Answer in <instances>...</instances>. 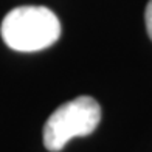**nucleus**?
Here are the masks:
<instances>
[{
    "instance_id": "f257e3e1",
    "label": "nucleus",
    "mask_w": 152,
    "mask_h": 152,
    "mask_svg": "<svg viewBox=\"0 0 152 152\" xmlns=\"http://www.w3.org/2000/svg\"><path fill=\"white\" fill-rule=\"evenodd\" d=\"M0 33L10 48L31 53L56 42L61 36V23L56 14L45 6H19L5 16Z\"/></svg>"
},
{
    "instance_id": "f03ea898",
    "label": "nucleus",
    "mask_w": 152,
    "mask_h": 152,
    "mask_svg": "<svg viewBox=\"0 0 152 152\" xmlns=\"http://www.w3.org/2000/svg\"><path fill=\"white\" fill-rule=\"evenodd\" d=\"M101 121V107L92 96H79L58 107L44 126V144L59 152L75 137L90 135Z\"/></svg>"
},
{
    "instance_id": "7ed1b4c3",
    "label": "nucleus",
    "mask_w": 152,
    "mask_h": 152,
    "mask_svg": "<svg viewBox=\"0 0 152 152\" xmlns=\"http://www.w3.org/2000/svg\"><path fill=\"white\" fill-rule=\"evenodd\" d=\"M144 22H146V30H148L149 37L152 39V0H149L146 11H144Z\"/></svg>"
}]
</instances>
